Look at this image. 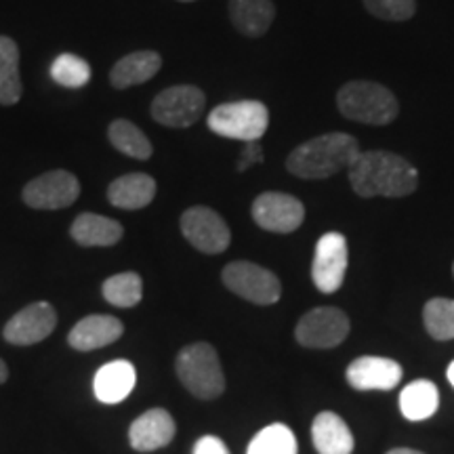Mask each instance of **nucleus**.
Segmentation results:
<instances>
[{"label": "nucleus", "mask_w": 454, "mask_h": 454, "mask_svg": "<svg viewBox=\"0 0 454 454\" xmlns=\"http://www.w3.org/2000/svg\"><path fill=\"white\" fill-rule=\"evenodd\" d=\"M208 129L219 137L238 141H259L270 127V110L261 101H231L221 104L208 114Z\"/></svg>", "instance_id": "5"}, {"label": "nucleus", "mask_w": 454, "mask_h": 454, "mask_svg": "<svg viewBox=\"0 0 454 454\" xmlns=\"http://www.w3.org/2000/svg\"><path fill=\"white\" fill-rule=\"evenodd\" d=\"M446 377H448V383H450L452 387H454V362H450V366H448Z\"/></svg>", "instance_id": "35"}, {"label": "nucleus", "mask_w": 454, "mask_h": 454, "mask_svg": "<svg viewBox=\"0 0 454 454\" xmlns=\"http://www.w3.org/2000/svg\"><path fill=\"white\" fill-rule=\"evenodd\" d=\"M107 137H110V144L118 152H122L124 156L135 158V160H150L152 154H154V147H152L150 139L145 137L144 130L135 127L130 121H124V118H118V121L110 124Z\"/></svg>", "instance_id": "25"}, {"label": "nucleus", "mask_w": 454, "mask_h": 454, "mask_svg": "<svg viewBox=\"0 0 454 454\" xmlns=\"http://www.w3.org/2000/svg\"><path fill=\"white\" fill-rule=\"evenodd\" d=\"M360 144L348 133H326L294 147L286 170L299 179H326L349 168L360 156Z\"/></svg>", "instance_id": "2"}, {"label": "nucleus", "mask_w": 454, "mask_h": 454, "mask_svg": "<svg viewBox=\"0 0 454 454\" xmlns=\"http://www.w3.org/2000/svg\"><path fill=\"white\" fill-rule=\"evenodd\" d=\"M194 454H230V448L217 435H204L194 444Z\"/></svg>", "instance_id": "31"}, {"label": "nucleus", "mask_w": 454, "mask_h": 454, "mask_svg": "<svg viewBox=\"0 0 454 454\" xmlns=\"http://www.w3.org/2000/svg\"><path fill=\"white\" fill-rule=\"evenodd\" d=\"M101 293L110 305L124 309L135 308L144 297V280L135 271H122V274L107 278L101 286Z\"/></svg>", "instance_id": "26"}, {"label": "nucleus", "mask_w": 454, "mask_h": 454, "mask_svg": "<svg viewBox=\"0 0 454 454\" xmlns=\"http://www.w3.org/2000/svg\"><path fill=\"white\" fill-rule=\"evenodd\" d=\"M263 160V154H261V147L257 141H248L247 147H244L242 152V160L238 164V170H244L248 167H253V164H257Z\"/></svg>", "instance_id": "32"}, {"label": "nucleus", "mask_w": 454, "mask_h": 454, "mask_svg": "<svg viewBox=\"0 0 454 454\" xmlns=\"http://www.w3.org/2000/svg\"><path fill=\"white\" fill-rule=\"evenodd\" d=\"M162 67V57L156 51H135L122 57L110 72V82L116 89H129L154 78Z\"/></svg>", "instance_id": "21"}, {"label": "nucleus", "mask_w": 454, "mask_h": 454, "mask_svg": "<svg viewBox=\"0 0 454 454\" xmlns=\"http://www.w3.org/2000/svg\"><path fill=\"white\" fill-rule=\"evenodd\" d=\"M387 454H423V452L411 450V448H395V450H389Z\"/></svg>", "instance_id": "34"}, {"label": "nucleus", "mask_w": 454, "mask_h": 454, "mask_svg": "<svg viewBox=\"0 0 454 454\" xmlns=\"http://www.w3.org/2000/svg\"><path fill=\"white\" fill-rule=\"evenodd\" d=\"M55 326L57 314L53 305L47 301H36L11 317L3 328V337L11 345H34L47 339Z\"/></svg>", "instance_id": "13"}, {"label": "nucleus", "mask_w": 454, "mask_h": 454, "mask_svg": "<svg viewBox=\"0 0 454 454\" xmlns=\"http://www.w3.org/2000/svg\"><path fill=\"white\" fill-rule=\"evenodd\" d=\"M51 78L59 87L81 89L90 81V66L82 57L72 53H61L51 64Z\"/></svg>", "instance_id": "29"}, {"label": "nucleus", "mask_w": 454, "mask_h": 454, "mask_svg": "<svg viewBox=\"0 0 454 454\" xmlns=\"http://www.w3.org/2000/svg\"><path fill=\"white\" fill-rule=\"evenodd\" d=\"M348 240L339 231H328L317 240L314 263H311V278L316 288L325 294L337 293L343 286L345 271H348Z\"/></svg>", "instance_id": "10"}, {"label": "nucleus", "mask_w": 454, "mask_h": 454, "mask_svg": "<svg viewBox=\"0 0 454 454\" xmlns=\"http://www.w3.org/2000/svg\"><path fill=\"white\" fill-rule=\"evenodd\" d=\"M181 231L185 240L200 253L219 254L231 242V231L219 213L208 207H192L181 215Z\"/></svg>", "instance_id": "11"}, {"label": "nucleus", "mask_w": 454, "mask_h": 454, "mask_svg": "<svg viewBox=\"0 0 454 454\" xmlns=\"http://www.w3.org/2000/svg\"><path fill=\"white\" fill-rule=\"evenodd\" d=\"M175 431L177 425L170 412L164 408H152L130 423L129 442L137 452H154L173 442Z\"/></svg>", "instance_id": "15"}, {"label": "nucleus", "mask_w": 454, "mask_h": 454, "mask_svg": "<svg viewBox=\"0 0 454 454\" xmlns=\"http://www.w3.org/2000/svg\"><path fill=\"white\" fill-rule=\"evenodd\" d=\"M207 98L194 84H177L164 89L152 101V118L162 127L187 129L200 121Z\"/></svg>", "instance_id": "7"}, {"label": "nucleus", "mask_w": 454, "mask_h": 454, "mask_svg": "<svg viewBox=\"0 0 454 454\" xmlns=\"http://www.w3.org/2000/svg\"><path fill=\"white\" fill-rule=\"evenodd\" d=\"M311 440L317 454H351L356 440L348 423L334 412H320L311 425Z\"/></svg>", "instance_id": "18"}, {"label": "nucleus", "mask_w": 454, "mask_h": 454, "mask_svg": "<svg viewBox=\"0 0 454 454\" xmlns=\"http://www.w3.org/2000/svg\"><path fill=\"white\" fill-rule=\"evenodd\" d=\"M440 406V391L435 383L427 379H419V381L408 383L400 391V412L404 414L408 421H427L438 412Z\"/></svg>", "instance_id": "23"}, {"label": "nucleus", "mask_w": 454, "mask_h": 454, "mask_svg": "<svg viewBox=\"0 0 454 454\" xmlns=\"http://www.w3.org/2000/svg\"><path fill=\"white\" fill-rule=\"evenodd\" d=\"M124 326L118 317L98 314L87 316L67 334V343L76 351H93L116 343L122 337Z\"/></svg>", "instance_id": "16"}, {"label": "nucleus", "mask_w": 454, "mask_h": 454, "mask_svg": "<svg viewBox=\"0 0 454 454\" xmlns=\"http://www.w3.org/2000/svg\"><path fill=\"white\" fill-rule=\"evenodd\" d=\"M348 173L351 187L362 198H404L419 187L417 168L394 152H360Z\"/></svg>", "instance_id": "1"}, {"label": "nucleus", "mask_w": 454, "mask_h": 454, "mask_svg": "<svg viewBox=\"0 0 454 454\" xmlns=\"http://www.w3.org/2000/svg\"><path fill=\"white\" fill-rule=\"evenodd\" d=\"M253 219L261 230L291 234L305 221V207L299 198L282 192H265L253 202Z\"/></svg>", "instance_id": "12"}, {"label": "nucleus", "mask_w": 454, "mask_h": 454, "mask_svg": "<svg viewBox=\"0 0 454 454\" xmlns=\"http://www.w3.org/2000/svg\"><path fill=\"white\" fill-rule=\"evenodd\" d=\"M452 271H454V265H452Z\"/></svg>", "instance_id": "37"}, {"label": "nucleus", "mask_w": 454, "mask_h": 454, "mask_svg": "<svg viewBox=\"0 0 454 454\" xmlns=\"http://www.w3.org/2000/svg\"><path fill=\"white\" fill-rule=\"evenodd\" d=\"M274 17L276 7L271 0H230V20L244 36H263Z\"/></svg>", "instance_id": "22"}, {"label": "nucleus", "mask_w": 454, "mask_h": 454, "mask_svg": "<svg viewBox=\"0 0 454 454\" xmlns=\"http://www.w3.org/2000/svg\"><path fill=\"white\" fill-rule=\"evenodd\" d=\"M423 322L435 340L454 339V299H429L423 309Z\"/></svg>", "instance_id": "28"}, {"label": "nucleus", "mask_w": 454, "mask_h": 454, "mask_svg": "<svg viewBox=\"0 0 454 454\" xmlns=\"http://www.w3.org/2000/svg\"><path fill=\"white\" fill-rule=\"evenodd\" d=\"M7 379H9V368L3 360H0V385L7 381Z\"/></svg>", "instance_id": "33"}, {"label": "nucleus", "mask_w": 454, "mask_h": 454, "mask_svg": "<svg viewBox=\"0 0 454 454\" xmlns=\"http://www.w3.org/2000/svg\"><path fill=\"white\" fill-rule=\"evenodd\" d=\"M21 93L20 47L13 38L0 36V106H15Z\"/></svg>", "instance_id": "24"}, {"label": "nucleus", "mask_w": 454, "mask_h": 454, "mask_svg": "<svg viewBox=\"0 0 454 454\" xmlns=\"http://www.w3.org/2000/svg\"><path fill=\"white\" fill-rule=\"evenodd\" d=\"M337 107L354 122L385 127L397 118L400 104L383 84L372 81H351L337 93Z\"/></svg>", "instance_id": "3"}, {"label": "nucleus", "mask_w": 454, "mask_h": 454, "mask_svg": "<svg viewBox=\"0 0 454 454\" xmlns=\"http://www.w3.org/2000/svg\"><path fill=\"white\" fill-rule=\"evenodd\" d=\"M297 438L291 427L274 423L254 435L247 454H297Z\"/></svg>", "instance_id": "27"}, {"label": "nucleus", "mask_w": 454, "mask_h": 454, "mask_svg": "<svg viewBox=\"0 0 454 454\" xmlns=\"http://www.w3.org/2000/svg\"><path fill=\"white\" fill-rule=\"evenodd\" d=\"M70 234L74 242L81 244V247H114L122 240L124 230L116 219L95 213H82L74 219Z\"/></svg>", "instance_id": "20"}, {"label": "nucleus", "mask_w": 454, "mask_h": 454, "mask_svg": "<svg viewBox=\"0 0 454 454\" xmlns=\"http://www.w3.org/2000/svg\"><path fill=\"white\" fill-rule=\"evenodd\" d=\"M135 383H137L135 366L127 360H116L99 368L95 374L93 391L95 397L104 404H118L130 395Z\"/></svg>", "instance_id": "17"}, {"label": "nucleus", "mask_w": 454, "mask_h": 454, "mask_svg": "<svg viewBox=\"0 0 454 454\" xmlns=\"http://www.w3.org/2000/svg\"><path fill=\"white\" fill-rule=\"evenodd\" d=\"M221 280L238 297L257 305H274L282 294V284L274 271L251 261H234L225 265Z\"/></svg>", "instance_id": "6"}, {"label": "nucleus", "mask_w": 454, "mask_h": 454, "mask_svg": "<svg viewBox=\"0 0 454 454\" xmlns=\"http://www.w3.org/2000/svg\"><path fill=\"white\" fill-rule=\"evenodd\" d=\"M364 7L383 21H408L417 11V0H364Z\"/></svg>", "instance_id": "30"}, {"label": "nucleus", "mask_w": 454, "mask_h": 454, "mask_svg": "<svg viewBox=\"0 0 454 454\" xmlns=\"http://www.w3.org/2000/svg\"><path fill=\"white\" fill-rule=\"evenodd\" d=\"M179 3H194V0H179Z\"/></svg>", "instance_id": "36"}, {"label": "nucleus", "mask_w": 454, "mask_h": 454, "mask_svg": "<svg viewBox=\"0 0 454 454\" xmlns=\"http://www.w3.org/2000/svg\"><path fill=\"white\" fill-rule=\"evenodd\" d=\"M349 334V317L337 308H316L305 314L294 328V337L303 348H337Z\"/></svg>", "instance_id": "9"}, {"label": "nucleus", "mask_w": 454, "mask_h": 454, "mask_svg": "<svg viewBox=\"0 0 454 454\" xmlns=\"http://www.w3.org/2000/svg\"><path fill=\"white\" fill-rule=\"evenodd\" d=\"M345 377L357 391H391L402 381V366L391 357L362 356L348 366Z\"/></svg>", "instance_id": "14"}, {"label": "nucleus", "mask_w": 454, "mask_h": 454, "mask_svg": "<svg viewBox=\"0 0 454 454\" xmlns=\"http://www.w3.org/2000/svg\"><path fill=\"white\" fill-rule=\"evenodd\" d=\"M175 371H177L181 385L198 400H215L225 391V377L213 345H187L179 351Z\"/></svg>", "instance_id": "4"}, {"label": "nucleus", "mask_w": 454, "mask_h": 454, "mask_svg": "<svg viewBox=\"0 0 454 454\" xmlns=\"http://www.w3.org/2000/svg\"><path fill=\"white\" fill-rule=\"evenodd\" d=\"M81 196V184L76 175L70 170H49L41 177L32 179L26 184L21 198L30 208L38 211H57V208H67Z\"/></svg>", "instance_id": "8"}, {"label": "nucleus", "mask_w": 454, "mask_h": 454, "mask_svg": "<svg viewBox=\"0 0 454 454\" xmlns=\"http://www.w3.org/2000/svg\"><path fill=\"white\" fill-rule=\"evenodd\" d=\"M156 181L145 173L122 175L107 187V200L124 211H139L154 200Z\"/></svg>", "instance_id": "19"}]
</instances>
